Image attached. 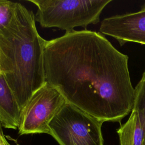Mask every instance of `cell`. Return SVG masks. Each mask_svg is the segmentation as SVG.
Returning <instances> with one entry per match:
<instances>
[{"instance_id": "6da1fadb", "label": "cell", "mask_w": 145, "mask_h": 145, "mask_svg": "<svg viewBox=\"0 0 145 145\" xmlns=\"http://www.w3.org/2000/svg\"><path fill=\"white\" fill-rule=\"evenodd\" d=\"M128 59L100 33L74 30L46 40L45 82L100 122L120 123L134 101Z\"/></svg>"}, {"instance_id": "7a4b0ae2", "label": "cell", "mask_w": 145, "mask_h": 145, "mask_svg": "<svg viewBox=\"0 0 145 145\" xmlns=\"http://www.w3.org/2000/svg\"><path fill=\"white\" fill-rule=\"evenodd\" d=\"M46 41L37 30L33 11L17 2L10 24L0 29V72L21 112L33 93L46 83L44 69Z\"/></svg>"}, {"instance_id": "3957f363", "label": "cell", "mask_w": 145, "mask_h": 145, "mask_svg": "<svg viewBox=\"0 0 145 145\" xmlns=\"http://www.w3.org/2000/svg\"><path fill=\"white\" fill-rule=\"evenodd\" d=\"M37 10L35 21L43 28L57 27L66 32L100 21L103 9L112 0H28Z\"/></svg>"}, {"instance_id": "277c9868", "label": "cell", "mask_w": 145, "mask_h": 145, "mask_svg": "<svg viewBox=\"0 0 145 145\" xmlns=\"http://www.w3.org/2000/svg\"><path fill=\"white\" fill-rule=\"evenodd\" d=\"M102 124L66 103L49 123V135L59 145H104Z\"/></svg>"}, {"instance_id": "5b68a950", "label": "cell", "mask_w": 145, "mask_h": 145, "mask_svg": "<svg viewBox=\"0 0 145 145\" xmlns=\"http://www.w3.org/2000/svg\"><path fill=\"white\" fill-rule=\"evenodd\" d=\"M66 103L59 91L46 82L33 93L22 110L19 134H49V123Z\"/></svg>"}, {"instance_id": "8992f818", "label": "cell", "mask_w": 145, "mask_h": 145, "mask_svg": "<svg viewBox=\"0 0 145 145\" xmlns=\"http://www.w3.org/2000/svg\"><path fill=\"white\" fill-rule=\"evenodd\" d=\"M99 31L116 39L121 46L129 42L145 45V4L137 12L104 19Z\"/></svg>"}, {"instance_id": "52a82bcc", "label": "cell", "mask_w": 145, "mask_h": 145, "mask_svg": "<svg viewBox=\"0 0 145 145\" xmlns=\"http://www.w3.org/2000/svg\"><path fill=\"white\" fill-rule=\"evenodd\" d=\"M21 110L5 76L0 72V121L5 128L18 129Z\"/></svg>"}, {"instance_id": "ba28073f", "label": "cell", "mask_w": 145, "mask_h": 145, "mask_svg": "<svg viewBox=\"0 0 145 145\" xmlns=\"http://www.w3.org/2000/svg\"><path fill=\"white\" fill-rule=\"evenodd\" d=\"M120 145H143L144 123L137 110L133 109L128 120L117 130Z\"/></svg>"}, {"instance_id": "9c48e42d", "label": "cell", "mask_w": 145, "mask_h": 145, "mask_svg": "<svg viewBox=\"0 0 145 145\" xmlns=\"http://www.w3.org/2000/svg\"><path fill=\"white\" fill-rule=\"evenodd\" d=\"M133 109L137 110L143 119L144 128L143 145H145V71L142 76V78L135 88Z\"/></svg>"}, {"instance_id": "30bf717a", "label": "cell", "mask_w": 145, "mask_h": 145, "mask_svg": "<svg viewBox=\"0 0 145 145\" xmlns=\"http://www.w3.org/2000/svg\"><path fill=\"white\" fill-rule=\"evenodd\" d=\"M16 5L17 2L0 0V29L10 24L15 13Z\"/></svg>"}, {"instance_id": "8fae6325", "label": "cell", "mask_w": 145, "mask_h": 145, "mask_svg": "<svg viewBox=\"0 0 145 145\" xmlns=\"http://www.w3.org/2000/svg\"><path fill=\"white\" fill-rule=\"evenodd\" d=\"M0 145H10L7 141L4 135H2L0 139Z\"/></svg>"}, {"instance_id": "7c38bea8", "label": "cell", "mask_w": 145, "mask_h": 145, "mask_svg": "<svg viewBox=\"0 0 145 145\" xmlns=\"http://www.w3.org/2000/svg\"><path fill=\"white\" fill-rule=\"evenodd\" d=\"M2 125L1 123L0 122V139H1V137H2V135H3V130H2Z\"/></svg>"}, {"instance_id": "4fadbf2b", "label": "cell", "mask_w": 145, "mask_h": 145, "mask_svg": "<svg viewBox=\"0 0 145 145\" xmlns=\"http://www.w3.org/2000/svg\"><path fill=\"white\" fill-rule=\"evenodd\" d=\"M0 65H1V57H0Z\"/></svg>"}, {"instance_id": "5bb4252c", "label": "cell", "mask_w": 145, "mask_h": 145, "mask_svg": "<svg viewBox=\"0 0 145 145\" xmlns=\"http://www.w3.org/2000/svg\"><path fill=\"white\" fill-rule=\"evenodd\" d=\"M0 122H1V121H0Z\"/></svg>"}]
</instances>
